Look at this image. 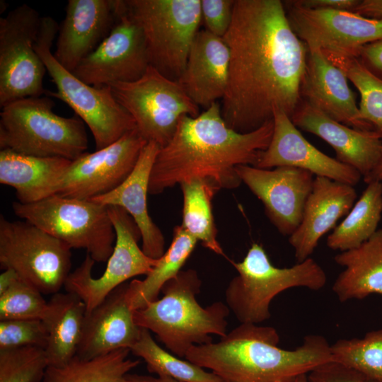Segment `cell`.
<instances>
[{
	"instance_id": "1",
	"label": "cell",
	"mask_w": 382,
	"mask_h": 382,
	"mask_svg": "<svg viewBox=\"0 0 382 382\" xmlns=\"http://www.w3.org/2000/svg\"><path fill=\"white\" fill-rule=\"evenodd\" d=\"M223 39L230 53L222 98L226 124L240 133L273 120L276 110L291 119L301 101L308 49L291 29L280 0H235Z\"/></svg>"
},
{
	"instance_id": "2",
	"label": "cell",
	"mask_w": 382,
	"mask_h": 382,
	"mask_svg": "<svg viewBox=\"0 0 382 382\" xmlns=\"http://www.w3.org/2000/svg\"><path fill=\"white\" fill-rule=\"evenodd\" d=\"M273 129L272 120L252 132H238L226 124L218 102L197 117L183 116L155 158L149 193L159 194L193 179L208 180L219 189L237 187L242 182L236 168L255 165Z\"/></svg>"
},
{
	"instance_id": "3",
	"label": "cell",
	"mask_w": 382,
	"mask_h": 382,
	"mask_svg": "<svg viewBox=\"0 0 382 382\" xmlns=\"http://www.w3.org/2000/svg\"><path fill=\"white\" fill-rule=\"evenodd\" d=\"M279 342L273 327L241 323L217 342L192 346L185 358L223 382H293L332 360L322 335H306L294 349H282Z\"/></svg>"
},
{
	"instance_id": "4",
	"label": "cell",
	"mask_w": 382,
	"mask_h": 382,
	"mask_svg": "<svg viewBox=\"0 0 382 382\" xmlns=\"http://www.w3.org/2000/svg\"><path fill=\"white\" fill-rule=\"evenodd\" d=\"M201 285L196 270H181L163 286L162 298L134 311L136 324L155 333L180 358L192 346L212 342L210 335H226L228 307L221 301L201 306L196 298Z\"/></svg>"
},
{
	"instance_id": "5",
	"label": "cell",
	"mask_w": 382,
	"mask_h": 382,
	"mask_svg": "<svg viewBox=\"0 0 382 382\" xmlns=\"http://www.w3.org/2000/svg\"><path fill=\"white\" fill-rule=\"evenodd\" d=\"M49 96L13 100L0 112V148L37 157L74 161L88 146L85 123L77 115L65 117L53 111Z\"/></svg>"
},
{
	"instance_id": "6",
	"label": "cell",
	"mask_w": 382,
	"mask_h": 382,
	"mask_svg": "<svg viewBox=\"0 0 382 382\" xmlns=\"http://www.w3.org/2000/svg\"><path fill=\"white\" fill-rule=\"evenodd\" d=\"M231 263L238 274L228 283L225 298L241 323L257 325L268 320L272 301L285 290L303 287L317 291L327 282L324 270L313 258L279 268L257 243L251 245L241 262Z\"/></svg>"
},
{
	"instance_id": "7",
	"label": "cell",
	"mask_w": 382,
	"mask_h": 382,
	"mask_svg": "<svg viewBox=\"0 0 382 382\" xmlns=\"http://www.w3.org/2000/svg\"><path fill=\"white\" fill-rule=\"evenodd\" d=\"M59 26L52 17H42L35 44V51L57 88L56 91H46L45 95L68 105L88 127L96 150L103 149L135 129V122L108 86L96 87L87 84L55 59L51 48Z\"/></svg>"
},
{
	"instance_id": "8",
	"label": "cell",
	"mask_w": 382,
	"mask_h": 382,
	"mask_svg": "<svg viewBox=\"0 0 382 382\" xmlns=\"http://www.w3.org/2000/svg\"><path fill=\"white\" fill-rule=\"evenodd\" d=\"M13 213L68 245L84 249L95 262L111 255L115 232L107 206L54 195L31 204L13 202Z\"/></svg>"
},
{
	"instance_id": "9",
	"label": "cell",
	"mask_w": 382,
	"mask_h": 382,
	"mask_svg": "<svg viewBox=\"0 0 382 382\" xmlns=\"http://www.w3.org/2000/svg\"><path fill=\"white\" fill-rule=\"evenodd\" d=\"M141 27L149 64L178 81L202 22L201 0H125Z\"/></svg>"
},
{
	"instance_id": "10",
	"label": "cell",
	"mask_w": 382,
	"mask_h": 382,
	"mask_svg": "<svg viewBox=\"0 0 382 382\" xmlns=\"http://www.w3.org/2000/svg\"><path fill=\"white\" fill-rule=\"evenodd\" d=\"M71 248L32 223L0 216V265L42 294H54L71 273Z\"/></svg>"
},
{
	"instance_id": "11",
	"label": "cell",
	"mask_w": 382,
	"mask_h": 382,
	"mask_svg": "<svg viewBox=\"0 0 382 382\" xmlns=\"http://www.w3.org/2000/svg\"><path fill=\"white\" fill-rule=\"evenodd\" d=\"M106 86L133 118L142 137L161 148L172 139L183 116L200 114L199 106L177 81L166 77L151 66L134 81Z\"/></svg>"
},
{
	"instance_id": "12",
	"label": "cell",
	"mask_w": 382,
	"mask_h": 382,
	"mask_svg": "<svg viewBox=\"0 0 382 382\" xmlns=\"http://www.w3.org/2000/svg\"><path fill=\"white\" fill-rule=\"evenodd\" d=\"M108 207L116 238L105 272L98 278L92 277L95 260L87 253L81 264L69 274L64 286L67 292L75 294L83 301L86 313L91 311L129 279L146 276L158 260L146 255L139 248L141 233L131 216L120 207Z\"/></svg>"
},
{
	"instance_id": "13",
	"label": "cell",
	"mask_w": 382,
	"mask_h": 382,
	"mask_svg": "<svg viewBox=\"0 0 382 382\" xmlns=\"http://www.w3.org/2000/svg\"><path fill=\"white\" fill-rule=\"evenodd\" d=\"M42 17L24 4L0 19V107L16 100L45 94L47 71L36 52Z\"/></svg>"
},
{
	"instance_id": "14",
	"label": "cell",
	"mask_w": 382,
	"mask_h": 382,
	"mask_svg": "<svg viewBox=\"0 0 382 382\" xmlns=\"http://www.w3.org/2000/svg\"><path fill=\"white\" fill-rule=\"evenodd\" d=\"M150 66L142 30L119 0L118 16L108 35L72 72L88 85L100 87L141 78Z\"/></svg>"
},
{
	"instance_id": "15",
	"label": "cell",
	"mask_w": 382,
	"mask_h": 382,
	"mask_svg": "<svg viewBox=\"0 0 382 382\" xmlns=\"http://www.w3.org/2000/svg\"><path fill=\"white\" fill-rule=\"evenodd\" d=\"M290 26L308 48L357 57L360 48L382 39V18L345 10L311 9L283 1Z\"/></svg>"
},
{
	"instance_id": "16",
	"label": "cell",
	"mask_w": 382,
	"mask_h": 382,
	"mask_svg": "<svg viewBox=\"0 0 382 382\" xmlns=\"http://www.w3.org/2000/svg\"><path fill=\"white\" fill-rule=\"evenodd\" d=\"M147 141L137 127L117 141L72 161L57 195L90 200L122 184L134 168Z\"/></svg>"
},
{
	"instance_id": "17",
	"label": "cell",
	"mask_w": 382,
	"mask_h": 382,
	"mask_svg": "<svg viewBox=\"0 0 382 382\" xmlns=\"http://www.w3.org/2000/svg\"><path fill=\"white\" fill-rule=\"evenodd\" d=\"M241 180L262 202L265 212L277 231L290 236L302 219L314 175L290 166L271 169L244 165L236 168Z\"/></svg>"
},
{
	"instance_id": "18",
	"label": "cell",
	"mask_w": 382,
	"mask_h": 382,
	"mask_svg": "<svg viewBox=\"0 0 382 382\" xmlns=\"http://www.w3.org/2000/svg\"><path fill=\"white\" fill-rule=\"evenodd\" d=\"M273 122L270 143L260 154L255 167L271 169L290 166L352 186L359 182L362 176L357 170L326 155L308 142L284 112L276 110Z\"/></svg>"
},
{
	"instance_id": "19",
	"label": "cell",
	"mask_w": 382,
	"mask_h": 382,
	"mask_svg": "<svg viewBox=\"0 0 382 382\" xmlns=\"http://www.w3.org/2000/svg\"><path fill=\"white\" fill-rule=\"evenodd\" d=\"M118 8L119 0H69L53 54L58 62L73 72L108 35Z\"/></svg>"
},
{
	"instance_id": "20",
	"label": "cell",
	"mask_w": 382,
	"mask_h": 382,
	"mask_svg": "<svg viewBox=\"0 0 382 382\" xmlns=\"http://www.w3.org/2000/svg\"><path fill=\"white\" fill-rule=\"evenodd\" d=\"M301 99L332 120L360 130H374L360 115L346 75L317 48H308ZM375 131V130H374Z\"/></svg>"
},
{
	"instance_id": "21",
	"label": "cell",
	"mask_w": 382,
	"mask_h": 382,
	"mask_svg": "<svg viewBox=\"0 0 382 382\" xmlns=\"http://www.w3.org/2000/svg\"><path fill=\"white\" fill-rule=\"evenodd\" d=\"M357 198L354 186L325 177H315L300 224L289 236L297 262L311 257L320 239L348 214Z\"/></svg>"
},
{
	"instance_id": "22",
	"label": "cell",
	"mask_w": 382,
	"mask_h": 382,
	"mask_svg": "<svg viewBox=\"0 0 382 382\" xmlns=\"http://www.w3.org/2000/svg\"><path fill=\"white\" fill-rule=\"evenodd\" d=\"M291 120L299 129L315 134L335 151L336 159L357 170L362 177L376 166L382 149V134L340 123L301 100Z\"/></svg>"
},
{
	"instance_id": "23",
	"label": "cell",
	"mask_w": 382,
	"mask_h": 382,
	"mask_svg": "<svg viewBox=\"0 0 382 382\" xmlns=\"http://www.w3.org/2000/svg\"><path fill=\"white\" fill-rule=\"evenodd\" d=\"M127 286L128 283L122 284L86 313L77 357L91 359L117 349H130L137 342L141 328L127 300Z\"/></svg>"
},
{
	"instance_id": "24",
	"label": "cell",
	"mask_w": 382,
	"mask_h": 382,
	"mask_svg": "<svg viewBox=\"0 0 382 382\" xmlns=\"http://www.w3.org/2000/svg\"><path fill=\"white\" fill-rule=\"evenodd\" d=\"M229 62V50L223 37L199 30L177 81L197 105L206 110L225 96Z\"/></svg>"
},
{
	"instance_id": "25",
	"label": "cell",
	"mask_w": 382,
	"mask_h": 382,
	"mask_svg": "<svg viewBox=\"0 0 382 382\" xmlns=\"http://www.w3.org/2000/svg\"><path fill=\"white\" fill-rule=\"evenodd\" d=\"M160 149L157 144L147 142L127 178L111 192L90 199L107 207L124 209L140 231L144 253L153 259L160 258L165 253L163 235L152 221L147 209L151 173Z\"/></svg>"
},
{
	"instance_id": "26",
	"label": "cell",
	"mask_w": 382,
	"mask_h": 382,
	"mask_svg": "<svg viewBox=\"0 0 382 382\" xmlns=\"http://www.w3.org/2000/svg\"><path fill=\"white\" fill-rule=\"evenodd\" d=\"M72 161L0 151V183L16 190L18 202L31 204L57 195Z\"/></svg>"
},
{
	"instance_id": "27",
	"label": "cell",
	"mask_w": 382,
	"mask_h": 382,
	"mask_svg": "<svg viewBox=\"0 0 382 382\" xmlns=\"http://www.w3.org/2000/svg\"><path fill=\"white\" fill-rule=\"evenodd\" d=\"M334 260L344 267L332 286L340 301L382 295V229L358 247L340 252Z\"/></svg>"
},
{
	"instance_id": "28",
	"label": "cell",
	"mask_w": 382,
	"mask_h": 382,
	"mask_svg": "<svg viewBox=\"0 0 382 382\" xmlns=\"http://www.w3.org/2000/svg\"><path fill=\"white\" fill-rule=\"evenodd\" d=\"M48 304L43 320L48 332L46 358L48 366H62L76 356L86 305L77 295L67 291L53 294Z\"/></svg>"
},
{
	"instance_id": "29",
	"label": "cell",
	"mask_w": 382,
	"mask_h": 382,
	"mask_svg": "<svg viewBox=\"0 0 382 382\" xmlns=\"http://www.w3.org/2000/svg\"><path fill=\"white\" fill-rule=\"evenodd\" d=\"M197 242L181 225L175 227L169 248L152 270L144 279L128 283L127 297L134 311L158 299L163 286L182 270Z\"/></svg>"
},
{
	"instance_id": "30",
	"label": "cell",
	"mask_w": 382,
	"mask_h": 382,
	"mask_svg": "<svg viewBox=\"0 0 382 382\" xmlns=\"http://www.w3.org/2000/svg\"><path fill=\"white\" fill-rule=\"evenodd\" d=\"M382 215V183L367 184L359 198L327 238V246L340 252L358 247L377 231Z\"/></svg>"
},
{
	"instance_id": "31",
	"label": "cell",
	"mask_w": 382,
	"mask_h": 382,
	"mask_svg": "<svg viewBox=\"0 0 382 382\" xmlns=\"http://www.w3.org/2000/svg\"><path fill=\"white\" fill-rule=\"evenodd\" d=\"M129 352L123 348L91 359L75 356L64 366H48L42 382H127V374L140 364L128 359Z\"/></svg>"
},
{
	"instance_id": "32",
	"label": "cell",
	"mask_w": 382,
	"mask_h": 382,
	"mask_svg": "<svg viewBox=\"0 0 382 382\" xmlns=\"http://www.w3.org/2000/svg\"><path fill=\"white\" fill-rule=\"evenodd\" d=\"M183 221L181 226L206 248L217 255H225L216 239L212 201L220 190L211 182L193 179L181 183Z\"/></svg>"
},
{
	"instance_id": "33",
	"label": "cell",
	"mask_w": 382,
	"mask_h": 382,
	"mask_svg": "<svg viewBox=\"0 0 382 382\" xmlns=\"http://www.w3.org/2000/svg\"><path fill=\"white\" fill-rule=\"evenodd\" d=\"M130 352L141 358L146 364L147 370L158 376H169L179 382H223L214 373L162 349L152 338L150 331L144 328H141L139 337Z\"/></svg>"
},
{
	"instance_id": "34",
	"label": "cell",
	"mask_w": 382,
	"mask_h": 382,
	"mask_svg": "<svg viewBox=\"0 0 382 382\" xmlns=\"http://www.w3.org/2000/svg\"><path fill=\"white\" fill-rule=\"evenodd\" d=\"M321 52L345 73L359 92V109L361 120L382 134V81L366 70L356 57Z\"/></svg>"
},
{
	"instance_id": "35",
	"label": "cell",
	"mask_w": 382,
	"mask_h": 382,
	"mask_svg": "<svg viewBox=\"0 0 382 382\" xmlns=\"http://www.w3.org/2000/svg\"><path fill=\"white\" fill-rule=\"evenodd\" d=\"M330 351L332 361L382 382V329L361 338L340 339L330 345Z\"/></svg>"
},
{
	"instance_id": "36",
	"label": "cell",
	"mask_w": 382,
	"mask_h": 382,
	"mask_svg": "<svg viewBox=\"0 0 382 382\" xmlns=\"http://www.w3.org/2000/svg\"><path fill=\"white\" fill-rule=\"evenodd\" d=\"M47 366L43 348L0 349V382H42Z\"/></svg>"
},
{
	"instance_id": "37",
	"label": "cell",
	"mask_w": 382,
	"mask_h": 382,
	"mask_svg": "<svg viewBox=\"0 0 382 382\" xmlns=\"http://www.w3.org/2000/svg\"><path fill=\"white\" fill-rule=\"evenodd\" d=\"M37 289L18 278L0 294V320L14 319L44 320L49 308Z\"/></svg>"
},
{
	"instance_id": "38",
	"label": "cell",
	"mask_w": 382,
	"mask_h": 382,
	"mask_svg": "<svg viewBox=\"0 0 382 382\" xmlns=\"http://www.w3.org/2000/svg\"><path fill=\"white\" fill-rule=\"evenodd\" d=\"M47 340V328L42 320H0V349L23 347H37L45 349Z\"/></svg>"
},
{
	"instance_id": "39",
	"label": "cell",
	"mask_w": 382,
	"mask_h": 382,
	"mask_svg": "<svg viewBox=\"0 0 382 382\" xmlns=\"http://www.w3.org/2000/svg\"><path fill=\"white\" fill-rule=\"evenodd\" d=\"M235 0H201L202 21L205 30L223 37L232 22Z\"/></svg>"
},
{
	"instance_id": "40",
	"label": "cell",
	"mask_w": 382,
	"mask_h": 382,
	"mask_svg": "<svg viewBox=\"0 0 382 382\" xmlns=\"http://www.w3.org/2000/svg\"><path fill=\"white\" fill-rule=\"evenodd\" d=\"M308 382H365L357 371L335 361L322 364L307 374Z\"/></svg>"
},
{
	"instance_id": "41",
	"label": "cell",
	"mask_w": 382,
	"mask_h": 382,
	"mask_svg": "<svg viewBox=\"0 0 382 382\" xmlns=\"http://www.w3.org/2000/svg\"><path fill=\"white\" fill-rule=\"evenodd\" d=\"M357 59L366 70L382 81V39L363 45Z\"/></svg>"
},
{
	"instance_id": "42",
	"label": "cell",
	"mask_w": 382,
	"mask_h": 382,
	"mask_svg": "<svg viewBox=\"0 0 382 382\" xmlns=\"http://www.w3.org/2000/svg\"><path fill=\"white\" fill-rule=\"evenodd\" d=\"M361 0H292L290 4L311 9H333L354 11Z\"/></svg>"
},
{
	"instance_id": "43",
	"label": "cell",
	"mask_w": 382,
	"mask_h": 382,
	"mask_svg": "<svg viewBox=\"0 0 382 382\" xmlns=\"http://www.w3.org/2000/svg\"><path fill=\"white\" fill-rule=\"evenodd\" d=\"M354 12L367 18H382V0H361Z\"/></svg>"
},
{
	"instance_id": "44",
	"label": "cell",
	"mask_w": 382,
	"mask_h": 382,
	"mask_svg": "<svg viewBox=\"0 0 382 382\" xmlns=\"http://www.w3.org/2000/svg\"><path fill=\"white\" fill-rule=\"evenodd\" d=\"M126 380L127 382H179L169 376H162L154 377L149 375L129 373L127 374Z\"/></svg>"
},
{
	"instance_id": "45",
	"label": "cell",
	"mask_w": 382,
	"mask_h": 382,
	"mask_svg": "<svg viewBox=\"0 0 382 382\" xmlns=\"http://www.w3.org/2000/svg\"><path fill=\"white\" fill-rule=\"evenodd\" d=\"M18 278V275L14 270H4L0 274V294L7 290Z\"/></svg>"
},
{
	"instance_id": "46",
	"label": "cell",
	"mask_w": 382,
	"mask_h": 382,
	"mask_svg": "<svg viewBox=\"0 0 382 382\" xmlns=\"http://www.w3.org/2000/svg\"><path fill=\"white\" fill-rule=\"evenodd\" d=\"M363 179L366 184L371 182L382 183V149L376 166L369 174L363 177Z\"/></svg>"
},
{
	"instance_id": "47",
	"label": "cell",
	"mask_w": 382,
	"mask_h": 382,
	"mask_svg": "<svg viewBox=\"0 0 382 382\" xmlns=\"http://www.w3.org/2000/svg\"><path fill=\"white\" fill-rule=\"evenodd\" d=\"M293 382H308L307 374L300 375Z\"/></svg>"
},
{
	"instance_id": "48",
	"label": "cell",
	"mask_w": 382,
	"mask_h": 382,
	"mask_svg": "<svg viewBox=\"0 0 382 382\" xmlns=\"http://www.w3.org/2000/svg\"><path fill=\"white\" fill-rule=\"evenodd\" d=\"M365 382H380V381H375V380H371V379L366 378Z\"/></svg>"
}]
</instances>
